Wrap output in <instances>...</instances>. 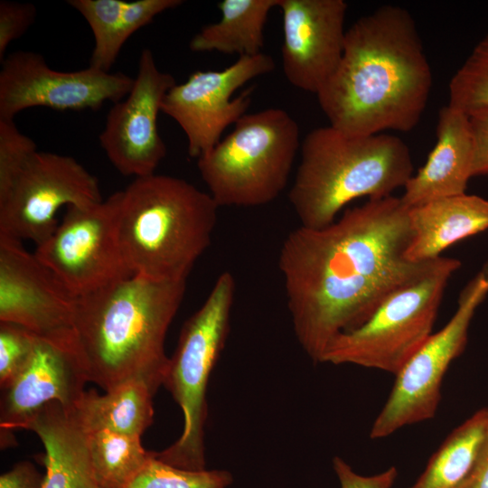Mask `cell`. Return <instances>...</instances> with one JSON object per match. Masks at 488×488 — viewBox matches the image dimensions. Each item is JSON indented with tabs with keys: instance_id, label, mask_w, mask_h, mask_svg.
<instances>
[{
	"instance_id": "cell-3",
	"label": "cell",
	"mask_w": 488,
	"mask_h": 488,
	"mask_svg": "<svg viewBox=\"0 0 488 488\" xmlns=\"http://www.w3.org/2000/svg\"><path fill=\"white\" fill-rule=\"evenodd\" d=\"M185 290L186 281L133 275L77 297L75 327L88 380L105 391L140 381L155 394L169 364L166 333Z\"/></svg>"
},
{
	"instance_id": "cell-10",
	"label": "cell",
	"mask_w": 488,
	"mask_h": 488,
	"mask_svg": "<svg viewBox=\"0 0 488 488\" xmlns=\"http://www.w3.org/2000/svg\"><path fill=\"white\" fill-rule=\"evenodd\" d=\"M121 192L86 206H69L55 231L34 255L75 296L96 292L134 274L117 231Z\"/></svg>"
},
{
	"instance_id": "cell-32",
	"label": "cell",
	"mask_w": 488,
	"mask_h": 488,
	"mask_svg": "<svg viewBox=\"0 0 488 488\" xmlns=\"http://www.w3.org/2000/svg\"><path fill=\"white\" fill-rule=\"evenodd\" d=\"M469 117L474 141L473 177L488 176V111Z\"/></svg>"
},
{
	"instance_id": "cell-7",
	"label": "cell",
	"mask_w": 488,
	"mask_h": 488,
	"mask_svg": "<svg viewBox=\"0 0 488 488\" xmlns=\"http://www.w3.org/2000/svg\"><path fill=\"white\" fill-rule=\"evenodd\" d=\"M236 294L234 276L225 271L216 279L202 306L183 324L163 385L183 415L182 434L156 456L173 466L206 469L207 389L225 346Z\"/></svg>"
},
{
	"instance_id": "cell-14",
	"label": "cell",
	"mask_w": 488,
	"mask_h": 488,
	"mask_svg": "<svg viewBox=\"0 0 488 488\" xmlns=\"http://www.w3.org/2000/svg\"><path fill=\"white\" fill-rule=\"evenodd\" d=\"M274 69L275 62L267 54L242 56L221 70H196L168 90L161 112L184 132L191 157L198 159L210 152L221 141L223 131L247 114L252 89L232 99L234 92Z\"/></svg>"
},
{
	"instance_id": "cell-4",
	"label": "cell",
	"mask_w": 488,
	"mask_h": 488,
	"mask_svg": "<svg viewBox=\"0 0 488 488\" xmlns=\"http://www.w3.org/2000/svg\"><path fill=\"white\" fill-rule=\"evenodd\" d=\"M121 192L117 231L134 275L186 281L211 242L220 208L209 192L174 176L135 178Z\"/></svg>"
},
{
	"instance_id": "cell-1",
	"label": "cell",
	"mask_w": 488,
	"mask_h": 488,
	"mask_svg": "<svg viewBox=\"0 0 488 488\" xmlns=\"http://www.w3.org/2000/svg\"><path fill=\"white\" fill-rule=\"evenodd\" d=\"M411 237L408 208L394 195L369 199L325 227L300 225L286 236L278 267L294 333L314 362H322L336 336L361 326L432 267L436 259L406 258Z\"/></svg>"
},
{
	"instance_id": "cell-13",
	"label": "cell",
	"mask_w": 488,
	"mask_h": 488,
	"mask_svg": "<svg viewBox=\"0 0 488 488\" xmlns=\"http://www.w3.org/2000/svg\"><path fill=\"white\" fill-rule=\"evenodd\" d=\"M134 78L89 65L75 71L51 68L43 56L18 51L1 61L0 119L14 120L21 111L45 107L56 110H98L106 101L125 99Z\"/></svg>"
},
{
	"instance_id": "cell-28",
	"label": "cell",
	"mask_w": 488,
	"mask_h": 488,
	"mask_svg": "<svg viewBox=\"0 0 488 488\" xmlns=\"http://www.w3.org/2000/svg\"><path fill=\"white\" fill-rule=\"evenodd\" d=\"M35 336L25 328L9 322H0V386L4 390L14 381L27 363Z\"/></svg>"
},
{
	"instance_id": "cell-6",
	"label": "cell",
	"mask_w": 488,
	"mask_h": 488,
	"mask_svg": "<svg viewBox=\"0 0 488 488\" xmlns=\"http://www.w3.org/2000/svg\"><path fill=\"white\" fill-rule=\"evenodd\" d=\"M299 147L296 121L281 108H267L240 117L197 166L219 207H257L285 190Z\"/></svg>"
},
{
	"instance_id": "cell-8",
	"label": "cell",
	"mask_w": 488,
	"mask_h": 488,
	"mask_svg": "<svg viewBox=\"0 0 488 488\" xmlns=\"http://www.w3.org/2000/svg\"><path fill=\"white\" fill-rule=\"evenodd\" d=\"M461 262L440 257L420 277L387 297L361 326L336 336L322 362L396 375L433 333L444 292Z\"/></svg>"
},
{
	"instance_id": "cell-17",
	"label": "cell",
	"mask_w": 488,
	"mask_h": 488,
	"mask_svg": "<svg viewBox=\"0 0 488 488\" xmlns=\"http://www.w3.org/2000/svg\"><path fill=\"white\" fill-rule=\"evenodd\" d=\"M88 381L78 356L35 337L27 363L4 389L1 428L20 429L39 409L52 402L74 409L86 392Z\"/></svg>"
},
{
	"instance_id": "cell-2",
	"label": "cell",
	"mask_w": 488,
	"mask_h": 488,
	"mask_svg": "<svg viewBox=\"0 0 488 488\" xmlns=\"http://www.w3.org/2000/svg\"><path fill=\"white\" fill-rule=\"evenodd\" d=\"M432 72L411 14L385 5L346 30L341 61L316 94L329 125L352 136L419 122Z\"/></svg>"
},
{
	"instance_id": "cell-31",
	"label": "cell",
	"mask_w": 488,
	"mask_h": 488,
	"mask_svg": "<svg viewBox=\"0 0 488 488\" xmlns=\"http://www.w3.org/2000/svg\"><path fill=\"white\" fill-rule=\"evenodd\" d=\"M333 466L341 488H391L398 477V470L393 466L375 475H361L339 456L333 458Z\"/></svg>"
},
{
	"instance_id": "cell-21",
	"label": "cell",
	"mask_w": 488,
	"mask_h": 488,
	"mask_svg": "<svg viewBox=\"0 0 488 488\" xmlns=\"http://www.w3.org/2000/svg\"><path fill=\"white\" fill-rule=\"evenodd\" d=\"M87 21L95 40L89 66L109 72L123 45L139 29L181 0H69Z\"/></svg>"
},
{
	"instance_id": "cell-20",
	"label": "cell",
	"mask_w": 488,
	"mask_h": 488,
	"mask_svg": "<svg viewBox=\"0 0 488 488\" xmlns=\"http://www.w3.org/2000/svg\"><path fill=\"white\" fill-rule=\"evenodd\" d=\"M412 230L406 258L427 262L441 257L450 246L488 230V200L459 194L408 208Z\"/></svg>"
},
{
	"instance_id": "cell-27",
	"label": "cell",
	"mask_w": 488,
	"mask_h": 488,
	"mask_svg": "<svg viewBox=\"0 0 488 488\" xmlns=\"http://www.w3.org/2000/svg\"><path fill=\"white\" fill-rule=\"evenodd\" d=\"M232 481L227 470H184L161 461L154 452L143 468L121 488H228Z\"/></svg>"
},
{
	"instance_id": "cell-22",
	"label": "cell",
	"mask_w": 488,
	"mask_h": 488,
	"mask_svg": "<svg viewBox=\"0 0 488 488\" xmlns=\"http://www.w3.org/2000/svg\"><path fill=\"white\" fill-rule=\"evenodd\" d=\"M154 396L146 384L128 381L104 394L86 390L70 410L87 432L107 429L141 436L153 422Z\"/></svg>"
},
{
	"instance_id": "cell-23",
	"label": "cell",
	"mask_w": 488,
	"mask_h": 488,
	"mask_svg": "<svg viewBox=\"0 0 488 488\" xmlns=\"http://www.w3.org/2000/svg\"><path fill=\"white\" fill-rule=\"evenodd\" d=\"M278 0H222L221 19L203 26L190 41L192 52L254 56L261 53L267 15Z\"/></svg>"
},
{
	"instance_id": "cell-19",
	"label": "cell",
	"mask_w": 488,
	"mask_h": 488,
	"mask_svg": "<svg viewBox=\"0 0 488 488\" xmlns=\"http://www.w3.org/2000/svg\"><path fill=\"white\" fill-rule=\"evenodd\" d=\"M20 429L34 432L43 445L42 488H103L89 457L87 432L70 409L49 403Z\"/></svg>"
},
{
	"instance_id": "cell-9",
	"label": "cell",
	"mask_w": 488,
	"mask_h": 488,
	"mask_svg": "<svg viewBox=\"0 0 488 488\" xmlns=\"http://www.w3.org/2000/svg\"><path fill=\"white\" fill-rule=\"evenodd\" d=\"M487 296L488 259L460 292L450 320L433 333L395 375L388 399L372 424L371 438L386 437L406 426L435 417L444 376L463 352L471 321Z\"/></svg>"
},
{
	"instance_id": "cell-15",
	"label": "cell",
	"mask_w": 488,
	"mask_h": 488,
	"mask_svg": "<svg viewBox=\"0 0 488 488\" xmlns=\"http://www.w3.org/2000/svg\"><path fill=\"white\" fill-rule=\"evenodd\" d=\"M175 83L173 75L158 69L152 51L143 49L130 92L110 108L99 136L107 157L123 175L154 174L165 156L157 118L164 96Z\"/></svg>"
},
{
	"instance_id": "cell-30",
	"label": "cell",
	"mask_w": 488,
	"mask_h": 488,
	"mask_svg": "<svg viewBox=\"0 0 488 488\" xmlns=\"http://www.w3.org/2000/svg\"><path fill=\"white\" fill-rule=\"evenodd\" d=\"M37 10L31 3L0 1V61L14 41L22 37L33 23Z\"/></svg>"
},
{
	"instance_id": "cell-34",
	"label": "cell",
	"mask_w": 488,
	"mask_h": 488,
	"mask_svg": "<svg viewBox=\"0 0 488 488\" xmlns=\"http://www.w3.org/2000/svg\"><path fill=\"white\" fill-rule=\"evenodd\" d=\"M458 488H488V432L471 471Z\"/></svg>"
},
{
	"instance_id": "cell-25",
	"label": "cell",
	"mask_w": 488,
	"mask_h": 488,
	"mask_svg": "<svg viewBox=\"0 0 488 488\" xmlns=\"http://www.w3.org/2000/svg\"><path fill=\"white\" fill-rule=\"evenodd\" d=\"M87 442L96 477L103 488H121L154 454L144 448L141 436L107 429L87 432Z\"/></svg>"
},
{
	"instance_id": "cell-24",
	"label": "cell",
	"mask_w": 488,
	"mask_h": 488,
	"mask_svg": "<svg viewBox=\"0 0 488 488\" xmlns=\"http://www.w3.org/2000/svg\"><path fill=\"white\" fill-rule=\"evenodd\" d=\"M488 432L484 408L455 427L408 488H458L471 471Z\"/></svg>"
},
{
	"instance_id": "cell-33",
	"label": "cell",
	"mask_w": 488,
	"mask_h": 488,
	"mask_svg": "<svg viewBox=\"0 0 488 488\" xmlns=\"http://www.w3.org/2000/svg\"><path fill=\"white\" fill-rule=\"evenodd\" d=\"M42 475L29 461L15 464L0 476V488H42Z\"/></svg>"
},
{
	"instance_id": "cell-29",
	"label": "cell",
	"mask_w": 488,
	"mask_h": 488,
	"mask_svg": "<svg viewBox=\"0 0 488 488\" xmlns=\"http://www.w3.org/2000/svg\"><path fill=\"white\" fill-rule=\"evenodd\" d=\"M35 150L34 141L23 134L14 120L0 119V194L7 190L25 160Z\"/></svg>"
},
{
	"instance_id": "cell-26",
	"label": "cell",
	"mask_w": 488,
	"mask_h": 488,
	"mask_svg": "<svg viewBox=\"0 0 488 488\" xmlns=\"http://www.w3.org/2000/svg\"><path fill=\"white\" fill-rule=\"evenodd\" d=\"M448 105L468 116L488 111V33L453 75Z\"/></svg>"
},
{
	"instance_id": "cell-12",
	"label": "cell",
	"mask_w": 488,
	"mask_h": 488,
	"mask_svg": "<svg viewBox=\"0 0 488 488\" xmlns=\"http://www.w3.org/2000/svg\"><path fill=\"white\" fill-rule=\"evenodd\" d=\"M76 303L77 296L21 240L0 234V322L18 324L80 360Z\"/></svg>"
},
{
	"instance_id": "cell-5",
	"label": "cell",
	"mask_w": 488,
	"mask_h": 488,
	"mask_svg": "<svg viewBox=\"0 0 488 488\" xmlns=\"http://www.w3.org/2000/svg\"><path fill=\"white\" fill-rule=\"evenodd\" d=\"M414 174L408 146L380 133L352 136L332 126L310 131L301 144V160L289 202L301 226L319 229L361 198H384L404 188Z\"/></svg>"
},
{
	"instance_id": "cell-18",
	"label": "cell",
	"mask_w": 488,
	"mask_h": 488,
	"mask_svg": "<svg viewBox=\"0 0 488 488\" xmlns=\"http://www.w3.org/2000/svg\"><path fill=\"white\" fill-rule=\"evenodd\" d=\"M474 141L470 117L444 106L438 112L436 143L425 164L404 186L400 197L407 208L465 193L473 177Z\"/></svg>"
},
{
	"instance_id": "cell-16",
	"label": "cell",
	"mask_w": 488,
	"mask_h": 488,
	"mask_svg": "<svg viewBox=\"0 0 488 488\" xmlns=\"http://www.w3.org/2000/svg\"><path fill=\"white\" fill-rule=\"evenodd\" d=\"M283 18L282 64L296 88L317 94L343 52L348 5L343 0H278Z\"/></svg>"
},
{
	"instance_id": "cell-11",
	"label": "cell",
	"mask_w": 488,
	"mask_h": 488,
	"mask_svg": "<svg viewBox=\"0 0 488 488\" xmlns=\"http://www.w3.org/2000/svg\"><path fill=\"white\" fill-rule=\"evenodd\" d=\"M101 201L97 177L75 158L35 150L0 194V234L38 246L55 231L61 207Z\"/></svg>"
}]
</instances>
